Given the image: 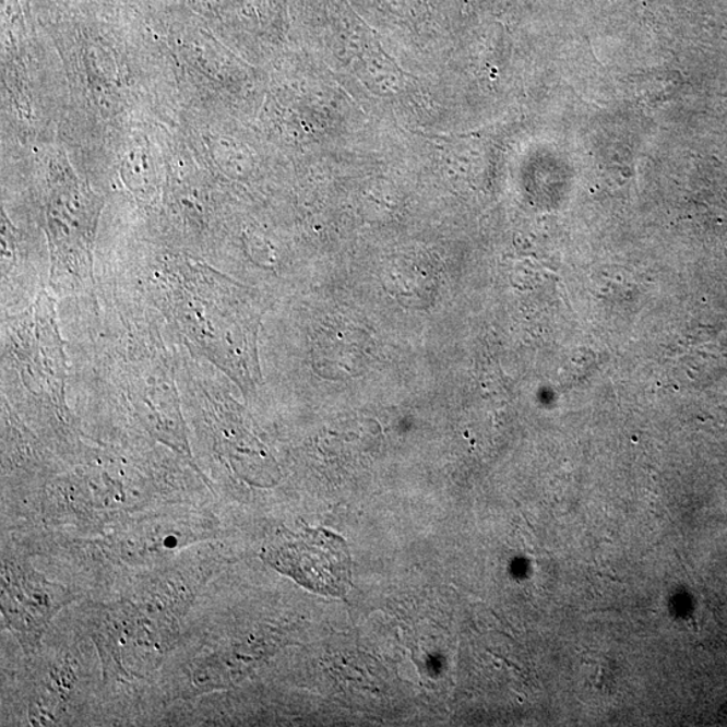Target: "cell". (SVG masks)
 I'll use <instances>...</instances> for the list:
<instances>
[{
	"instance_id": "5b68a950",
	"label": "cell",
	"mask_w": 727,
	"mask_h": 727,
	"mask_svg": "<svg viewBox=\"0 0 727 727\" xmlns=\"http://www.w3.org/2000/svg\"><path fill=\"white\" fill-rule=\"evenodd\" d=\"M102 690L95 645L68 608L43 644L3 674L2 725H103Z\"/></svg>"
},
{
	"instance_id": "8992f818",
	"label": "cell",
	"mask_w": 727,
	"mask_h": 727,
	"mask_svg": "<svg viewBox=\"0 0 727 727\" xmlns=\"http://www.w3.org/2000/svg\"><path fill=\"white\" fill-rule=\"evenodd\" d=\"M2 538L0 610L4 628L27 655L43 644L57 617L81 596L73 587L39 571L25 547L9 535L2 534Z\"/></svg>"
},
{
	"instance_id": "277c9868",
	"label": "cell",
	"mask_w": 727,
	"mask_h": 727,
	"mask_svg": "<svg viewBox=\"0 0 727 727\" xmlns=\"http://www.w3.org/2000/svg\"><path fill=\"white\" fill-rule=\"evenodd\" d=\"M59 320L46 288L27 308L2 314V401L51 453L72 461L94 437L67 402L71 361Z\"/></svg>"
},
{
	"instance_id": "52a82bcc",
	"label": "cell",
	"mask_w": 727,
	"mask_h": 727,
	"mask_svg": "<svg viewBox=\"0 0 727 727\" xmlns=\"http://www.w3.org/2000/svg\"><path fill=\"white\" fill-rule=\"evenodd\" d=\"M261 557L310 592L343 597L350 585V557L345 540L325 529L281 531Z\"/></svg>"
},
{
	"instance_id": "3957f363",
	"label": "cell",
	"mask_w": 727,
	"mask_h": 727,
	"mask_svg": "<svg viewBox=\"0 0 727 727\" xmlns=\"http://www.w3.org/2000/svg\"><path fill=\"white\" fill-rule=\"evenodd\" d=\"M100 287L146 311L190 354L236 379L248 378V325L238 287L207 265L164 255Z\"/></svg>"
},
{
	"instance_id": "7a4b0ae2",
	"label": "cell",
	"mask_w": 727,
	"mask_h": 727,
	"mask_svg": "<svg viewBox=\"0 0 727 727\" xmlns=\"http://www.w3.org/2000/svg\"><path fill=\"white\" fill-rule=\"evenodd\" d=\"M73 308L78 313L67 345L91 408L85 430L158 442L199 466L178 386L180 344L152 315L103 288Z\"/></svg>"
},
{
	"instance_id": "6da1fadb",
	"label": "cell",
	"mask_w": 727,
	"mask_h": 727,
	"mask_svg": "<svg viewBox=\"0 0 727 727\" xmlns=\"http://www.w3.org/2000/svg\"><path fill=\"white\" fill-rule=\"evenodd\" d=\"M212 494L200 466L164 444L94 437L79 458L57 457L33 480L2 489V533L27 550L92 539L142 513Z\"/></svg>"
}]
</instances>
